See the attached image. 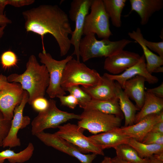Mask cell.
I'll return each mask as SVG.
<instances>
[{"mask_svg": "<svg viewBox=\"0 0 163 163\" xmlns=\"http://www.w3.org/2000/svg\"><path fill=\"white\" fill-rule=\"evenodd\" d=\"M36 136L45 145L76 158L81 163H92L97 156L94 153L85 154L82 153L75 146L54 133L43 131Z\"/></svg>", "mask_w": 163, "mask_h": 163, "instance_id": "obj_11", "label": "cell"}, {"mask_svg": "<svg viewBox=\"0 0 163 163\" xmlns=\"http://www.w3.org/2000/svg\"><path fill=\"white\" fill-rule=\"evenodd\" d=\"M57 128L58 130L54 133L72 144L82 153L104 155L103 151L91 142L83 134L84 129L77 125L69 123Z\"/></svg>", "mask_w": 163, "mask_h": 163, "instance_id": "obj_10", "label": "cell"}, {"mask_svg": "<svg viewBox=\"0 0 163 163\" xmlns=\"http://www.w3.org/2000/svg\"><path fill=\"white\" fill-rule=\"evenodd\" d=\"M117 156L130 163H147L148 158H142L136 151L128 144H120L114 148Z\"/></svg>", "mask_w": 163, "mask_h": 163, "instance_id": "obj_28", "label": "cell"}, {"mask_svg": "<svg viewBox=\"0 0 163 163\" xmlns=\"http://www.w3.org/2000/svg\"><path fill=\"white\" fill-rule=\"evenodd\" d=\"M133 41L123 39L116 41H110L109 38L97 40L95 34L91 33L81 39L79 45L80 56L83 62L97 57H109L123 50Z\"/></svg>", "mask_w": 163, "mask_h": 163, "instance_id": "obj_3", "label": "cell"}, {"mask_svg": "<svg viewBox=\"0 0 163 163\" xmlns=\"http://www.w3.org/2000/svg\"><path fill=\"white\" fill-rule=\"evenodd\" d=\"M141 142L146 144L163 145V134L150 131L145 136Z\"/></svg>", "mask_w": 163, "mask_h": 163, "instance_id": "obj_32", "label": "cell"}, {"mask_svg": "<svg viewBox=\"0 0 163 163\" xmlns=\"http://www.w3.org/2000/svg\"><path fill=\"white\" fill-rule=\"evenodd\" d=\"M87 137L91 142L103 150L106 149L114 148L122 144H127L130 138L115 129Z\"/></svg>", "mask_w": 163, "mask_h": 163, "instance_id": "obj_18", "label": "cell"}, {"mask_svg": "<svg viewBox=\"0 0 163 163\" xmlns=\"http://www.w3.org/2000/svg\"><path fill=\"white\" fill-rule=\"evenodd\" d=\"M34 150V145L30 142L25 149L18 153L9 149L2 151L0 152V163H3L5 159L11 163H24L30 159Z\"/></svg>", "mask_w": 163, "mask_h": 163, "instance_id": "obj_25", "label": "cell"}, {"mask_svg": "<svg viewBox=\"0 0 163 163\" xmlns=\"http://www.w3.org/2000/svg\"><path fill=\"white\" fill-rule=\"evenodd\" d=\"M127 144L133 148L142 158H148L155 154L163 152V145L145 144L131 138Z\"/></svg>", "mask_w": 163, "mask_h": 163, "instance_id": "obj_27", "label": "cell"}, {"mask_svg": "<svg viewBox=\"0 0 163 163\" xmlns=\"http://www.w3.org/2000/svg\"><path fill=\"white\" fill-rule=\"evenodd\" d=\"M6 25L0 26V41L4 33V30Z\"/></svg>", "mask_w": 163, "mask_h": 163, "instance_id": "obj_46", "label": "cell"}, {"mask_svg": "<svg viewBox=\"0 0 163 163\" xmlns=\"http://www.w3.org/2000/svg\"><path fill=\"white\" fill-rule=\"evenodd\" d=\"M163 109V98L145 91L144 104L140 111L136 114L134 124L148 115L160 113Z\"/></svg>", "mask_w": 163, "mask_h": 163, "instance_id": "obj_22", "label": "cell"}, {"mask_svg": "<svg viewBox=\"0 0 163 163\" xmlns=\"http://www.w3.org/2000/svg\"><path fill=\"white\" fill-rule=\"evenodd\" d=\"M57 97L59 99L62 105L67 106L71 109H74L78 105L77 99L71 94L60 96Z\"/></svg>", "mask_w": 163, "mask_h": 163, "instance_id": "obj_33", "label": "cell"}, {"mask_svg": "<svg viewBox=\"0 0 163 163\" xmlns=\"http://www.w3.org/2000/svg\"><path fill=\"white\" fill-rule=\"evenodd\" d=\"M117 83V97L120 110L125 118L124 126L133 125L134 124L136 112L139 110L130 101L120 85Z\"/></svg>", "mask_w": 163, "mask_h": 163, "instance_id": "obj_24", "label": "cell"}, {"mask_svg": "<svg viewBox=\"0 0 163 163\" xmlns=\"http://www.w3.org/2000/svg\"><path fill=\"white\" fill-rule=\"evenodd\" d=\"M11 120L5 119L0 110V147L3 146V142L10 128Z\"/></svg>", "mask_w": 163, "mask_h": 163, "instance_id": "obj_31", "label": "cell"}, {"mask_svg": "<svg viewBox=\"0 0 163 163\" xmlns=\"http://www.w3.org/2000/svg\"><path fill=\"white\" fill-rule=\"evenodd\" d=\"M34 0H8V5L15 7H20L34 3Z\"/></svg>", "mask_w": 163, "mask_h": 163, "instance_id": "obj_36", "label": "cell"}, {"mask_svg": "<svg viewBox=\"0 0 163 163\" xmlns=\"http://www.w3.org/2000/svg\"><path fill=\"white\" fill-rule=\"evenodd\" d=\"M24 90L18 83L9 88L0 91V110L5 118L11 120L15 107L21 102Z\"/></svg>", "mask_w": 163, "mask_h": 163, "instance_id": "obj_15", "label": "cell"}, {"mask_svg": "<svg viewBox=\"0 0 163 163\" xmlns=\"http://www.w3.org/2000/svg\"><path fill=\"white\" fill-rule=\"evenodd\" d=\"M18 61L16 54L11 50L4 52L1 56V63L3 68L5 69L15 66Z\"/></svg>", "mask_w": 163, "mask_h": 163, "instance_id": "obj_30", "label": "cell"}, {"mask_svg": "<svg viewBox=\"0 0 163 163\" xmlns=\"http://www.w3.org/2000/svg\"><path fill=\"white\" fill-rule=\"evenodd\" d=\"M147 163H163V161L158 160L152 156L148 158V160Z\"/></svg>", "mask_w": 163, "mask_h": 163, "instance_id": "obj_44", "label": "cell"}, {"mask_svg": "<svg viewBox=\"0 0 163 163\" xmlns=\"http://www.w3.org/2000/svg\"><path fill=\"white\" fill-rule=\"evenodd\" d=\"M90 9V13L85 18L83 35L93 33L100 38H109L112 34L110 29V18L103 1L93 0Z\"/></svg>", "mask_w": 163, "mask_h": 163, "instance_id": "obj_7", "label": "cell"}, {"mask_svg": "<svg viewBox=\"0 0 163 163\" xmlns=\"http://www.w3.org/2000/svg\"><path fill=\"white\" fill-rule=\"evenodd\" d=\"M146 46L149 49L157 53L160 57L163 58V41L152 42L144 39Z\"/></svg>", "mask_w": 163, "mask_h": 163, "instance_id": "obj_34", "label": "cell"}, {"mask_svg": "<svg viewBox=\"0 0 163 163\" xmlns=\"http://www.w3.org/2000/svg\"><path fill=\"white\" fill-rule=\"evenodd\" d=\"M47 108L39 112L31 123V133L36 136L46 129L57 128L61 124L72 119L80 120V115L69 113L59 109L56 101L53 99L49 100Z\"/></svg>", "mask_w": 163, "mask_h": 163, "instance_id": "obj_5", "label": "cell"}, {"mask_svg": "<svg viewBox=\"0 0 163 163\" xmlns=\"http://www.w3.org/2000/svg\"><path fill=\"white\" fill-rule=\"evenodd\" d=\"M40 62L46 67L49 74L50 82L46 92L50 98L64 95L66 92L61 87V82L64 69L67 62L72 59V55L57 60L53 59L46 50L38 54Z\"/></svg>", "mask_w": 163, "mask_h": 163, "instance_id": "obj_8", "label": "cell"}, {"mask_svg": "<svg viewBox=\"0 0 163 163\" xmlns=\"http://www.w3.org/2000/svg\"><path fill=\"white\" fill-rule=\"evenodd\" d=\"M131 12L134 11L141 18L142 25L146 24L150 17L154 13L163 7V0H130Z\"/></svg>", "mask_w": 163, "mask_h": 163, "instance_id": "obj_19", "label": "cell"}, {"mask_svg": "<svg viewBox=\"0 0 163 163\" xmlns=\"http://www.w3.org/2000/svg\"><path fill=\"white\" fill-rule=\"evenodd\" d=\"M29 97L28 92L24 90L22 100L14 109L10 128L3 142L2 147L4 148H12L21 145L20 140L18 136V131L26 127L30 122V119L28 116L23 115L24 110L28 103Z\"/></svg>", "mask_w": 163, "mask_h": 163, "instance_id": "obj_12", "label": "cell"}, {"mask_svg": "<svg viewBox=\"0 0 163 163\" xmlns=\"http://www.w3.org/2000/svg\"><path fill=\"white\" fill-rule=\"evenodd\" d=\"M101 77L95 70L73 58L67 62L64 69L61 85L64 90L79 85L85 88L93 87L98 84Z\"/></svg>", "mask_w": 163, "mask_h": 163, "instance_id": "obj_4", "label": "cell"}, {"mask_svg": "<svg viewBox=\"0 0 163 163\" xmlns=\"http://www.w3.org/2000/svg\"><path fill=\"white\" fill-rule=\"evenodd\" d=\"M161 122H163V111L157 114L148 115L133 125L119 127L115 130L130 138L141 142L153 126Z\"/></svg>", "mask_w": 163, "mask_h": 163, "instance_id": "obj_14", "label": "cell"}, {"mask_svg": "<svg viewBox=\"0 0 163 163\" xmlns=\"http://www.w3.org/2000/svg\"><path fill=\"white\" fill-rule=\"evenodd\" d=\"M104 7L113 25L120 27L122 25L121 13L126 0H103Z\"/></svg>", "mask_w": 163, "mask_h": 163, "instance_id": "obj_26", "label": "cell"}, {"mask_svg": "<svg viewBox=\"0 0 163 163\" xmlns=\"http://www.w3.org/2000/svg\"><path fill=\"white\" fill-rule=\"evenodd\" d=\"M24 28L41 36L51 34L59 46L60 55H66L71 45L69 35L72 32L69 17L58 5L43 4L25 10L22 13Z\"/></svg>", "mask_w": 163, "mask_h": 163, "instance_id": "obj_1", "label": "cell"}, {"mask_svg": "<svg viewBox=\"0 0 163 163\" xmlns=\"http://www.w3.org/2000/svg\"><path fill=\"white\" fill-rule=\"evenodd\" d=\"M93 0H73L71 3L69 11V17L75 22V28L72 31L71 43L74 47L72 56L75 55L77 60L80 61L79 45L83 34V29L85 17L88 14Z\"/></svg>", "mask_w": 163, "mask_h": 163, "instance_id": "obj_9", "label": "cell"}, {"mask_svg": "<svg viewBox=\"0 0 163 163\" xmlns=\"http://www.w3.org/2000/svg\"><path fill=\"white\" fill-rule=\"evenodd\" d=\"M152 156L158 160L163 161V152L155 154Z\"/></svg>", "mask_w": 163, "mask_h": 163, "instance_id": "obj_43", "label": "cell"}, {"mask_svg": "<svg viewBox=\"0 0 163 163\" xmlns=\"http://www.w3.org/2000/svg\"><path fill=\"white\" fill-rule=\"evenodd\" d=\"M12 23L11 20L5 14L0 15V26L6 25Z\"/></svg>", "mask_w": 163, "mask_h": 163, "instance_id": "obj_40", "label": "cell"}, {"mask_svg": "<svg viewBox=\"0 0 163 163\" xmlns=\"http://www.w3.org/2000/svg\"><path fill=\"white\" fill-rule=\"evenodd\" d=\"M141 56L138 53L123 50L106 57L104 68L113 75H117L136 64Z\"/></svg>", "mask_w": 163, "mask_h": 163, "instance_id": "obj_13", "label": "cell"}, {"mask_svg": "<svg viewBox=\"0 0 163 163\" xmlns=\"http://www.w3.org/2000/svg\"><path fill=\"white\" fill-rule=\"evenodd\" d=\"M163 72V67L162 66H160L154 72Z\"/></svg>", "mask_w": 163, "mask_h": 163, "instance_id": "obj_47", "label": "cell"}, {"mask_svg": "<svg viewBox=\"0 0 163 163\" xmlns=\"http://www.w3.org/2000/svg\"><path fill=\"white\" fill-rule=\"evenodd\" d=\"M68 91L77 100L80 107L83 109L86 104L91 99V96L84 91L79 85H75L67 88L64 89Z\"/></svg>", "mask_w": 163, "mask_h": 163, "instance_id": "obj_29", "label": "cell"}, {"mask_svg": "<svg viewBox=\"0 0 163 163\" xmlns=\"http://www.w3.org/2000/svg\"><path fill=\"white\" fill-rule=\"evenodd\" d=\"M16 84L9 82L8 81L7 77L2 74L0 75V91L11 88Z\"/></svg>", "mask_w": 163, "mask_h": 163, "instance_id": "obj_37", "label": "cell"}, {"mask_svg": "<svg viewBox=\"0 0 163 163\" xmlns=\"http://www.w3.org/2000/svg\"><path fill=\"white\" fill-rule=\"evenodd\" d=\"M48 100L44 97H41L34 100L31 105L35 110L39 112L45 110L48 107Z\"/></svg>", "mask_w": 163, "mask_h": 163, "instance_id": "obj_35", "label": "cell"}, {"mask_svg": "<svg viewBox=\"0 0 163 163\" xmlns=\"http://www.w3.org/2000/svg\"><path fill=\"white\" fill-rule=\"evenodd\" d=\"M83 109L96 110L104 113L115 115L122 119L124 117L120 108L118 97L104 101L92 99Z\"/></svg>", "mask_w": 163, "mask_h": 163, "instance_id": "obj_23", "label": "cell"}, {"mask_svg": "<svg viewBox=\"0 0 163 163\" xmlns=\"http://www.w3.org/2000/svg\"><path fill=\"white\" fill-rule=\"evenodd\" d=\"M128 34L131 38L134 40L142 48L146 61V69L152 74L158 68L163 65V58L153 53L146 46L144 42V38L139 28H137L136 31L129 32Z\"/></svg>", "mask_w": 163, "mask_h": 163, "instance_id": "obj_21", "label": "cell"}, {"mask_svg": "<svg viewBox=\"0 0 163 163\" xmlns=\"http://www.w3.org/2000/svg\"><path fill=\"white\" fill-rule=\"evenodd\" d=\"M145 81L144 77L137 75L127 80L123 88L129 98L135 101V106L139 110L142 107L144 101Z\"/></svg>", "mask_w": 163, "mask_h": 163, "instance_id": "obj_20", "label": "cell"}, {"mask_svg": "<svg viewBox=\"0 0 163 163\" xmlns=\"http://www.w3.org/2000/svg\"><path fill=\"white\" fill-rule=\"evenodd\" d=\"M104 74L110 79L117 81L122 89L125 82L127 80L137 75L144 77L146 81L149 84H155L158 81L157 77L152 75L147 71L146 69L145 59L143 54L141 56L140 60L136 64L121 73L117 75H113L107 73H105Z\"/></svg>", "mask_w": 163, "mask_h": 163, "instance_id": "obj_16", "label": "cell"}, {"mask_svg": "<svg viewBox=\"0 0 163 163\" xmlns=\"http://www.w3.org/2000/svg\"><path fill=\"white\" fill-rule=\"evenodd\" d=\"M26 66L22 74H11L7 79L9 82L19 83L28 92V103L31 105L35 99L44 97L49 85L50 75L45 66L40 64L34 55L30 56Z\"/></svg>", "mask_w": 163, "mask_h": 163, "instance_id": "obj_2", "label": "cell"}, {"mask_svg": "<svg viewBox=\"0 0 163 163\" xmlns=\"http://www.w3.org/2000/svg\"><path fill=\"white\" fill-rule=\"evenodd\" d=\"M80 115L77 125L94 135L120 127L123 119L114 115L92 109L84 110Z\"/></svg>", "mask_w": 163, "mask_h": 163, "instance_id": "obj_6", "label": "cell"}, {"mask_svg": "<svg viewBox=\"0 0 163 163\" xmlns=\"http://www.w3.org/2000/svg\"><path fill=\"white\" fill-rule=\"evenodd\" d=\"M8 0H0V15L4 14V11L6 6L8 5Z\"/></svg>", "mask_w": 163, "mask_h": 163, "instance_id": "obj_41", "label": "cell"}, {"mask_svg": "<svg viewBox=\"0 0 163 163\" xmlns=\"http://www.w3.org/2000/svg\"><path fill=\"white\" fill-rule=\"evenodd\" d=\"M146 91L152 94L157 97L163 98V82L158 87L153 88L147 89Z\"/></svg>", "mask_w": 163, "mask_h": 163, "instance_id": "obj_38", "label": "cell"}, {"mask_svg": "<svg viewBox=\"0 0 163 163\" xmlns=\"http://www.w3.org/2000/svg\"><path fill=\"white\" fill-rule=\"evenodd\" d=\"M100 163H112L111 158L108 156H105Z\"/></svg>", "mask_w": 163, "mask_h": 163, "instance_id": "obj_45", "label": "cell"}, {"mask_svg": "<svg viewBox=\"0 0 163 163\" xmlns=\"http://www.w3.org/2000/svg\"><path fill=\"white\" fill-rule=\"evenodd\" d=\"M81 88L92 99L104 101L118 97L117 82H115L114 80L104 74L96 86L88 88L82 87Z\"/></svg>", "mask_w": 163, "mask_h": 163, "instance_id": "obj_17", "label": "cell"}, {"mask_svg": "<svg viewBox=\"0 0 163 163\" xmlns=\"http://www.w3.org/2000/svg\"><path fill=\"white\" fill-rule=\"evenodd\" d=\"M111 161L112 163H130L121 159L117 156L111 158Z\"/></svg>", "mask_w": 163, "mask_h": 163, "instance_id": "obj_42", "label": "cell"}, {"mask_svg": "<svg viewBox=\"0 0 163 163\" xmlns=\"http://www.w3.org/2000/svg\"><path fill=\"white\" fill-rule=\"evenodd\" d=\"M150 131L163 134V122L156 123L152 127Z\"/></svg>", "mask_w": 163, "mask_h": 163, "instance_id": "obj_39", "label": "cell"}]
</instances>
